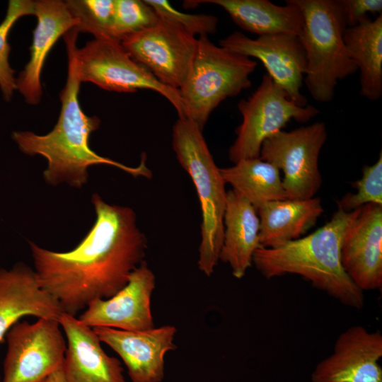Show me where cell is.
<instances>
[{
  "instance_id": "obj_1",
  "label": "cell",
  "mask_w": 382,
  "mask_h": 382,
  "mask_svg": "<svg viewBox=\"0 0 382 382\" xmlns=\"http://www.w3.org/2000/svg\"><path fill=\"white\" fill-rule=\"evenodd\" d=\"M96 220L74 249L54 252L30 242L41 287L75 316L93 301L108 299L124 287L143 262L147 239L134 210L92 196Z\"/></svg>"
},
{
  "instance_id": "obj_2",
  "label": "cell",
  "mask_w": 382,
  "mask_h": 382,
  "mask_svg": "<svg viewBox=\"0 0 382 382\" xmlns=\"http://www.w3.org/2000/svg\"><path fill=\"white\" fill-rule=\"evenodd\" d=\"M79 33L73 28L64 35L68 57L67 78L59 93L62 106L55 126L44 135L15 131L11 134L12 139L24 154L40 155L47 160L43 178L51 185L66 182L80 188L88 180V168L96 164L113 166L134 177L150 178L151 173L146 165L145 156L138 166L129 167L97 154L89 146L90 135L99 127L100 121L97 116L86 115L79 104L81 82L77 74L75 57Z\"/></svg>"
},
{
  "instance_id": "obj_3",
  "label": "cell",
  "mask_w": 382,
  "mask_h": 382,
  "mask_svg": "<svg viewBox=\"0 0 382 382\" xmlns=\"http://www.w3.org/2000/svg\"><path fill=\"white\" fill-rule=\"evenodd\" d=\"M360 208L337 209L325 225L307 236L275 248L260 247L253 264L266 279L297 274L343 305L361 309L363 291L348 277L340 257L342 238Z\"/></svg>"
},
{
  "instance_id": "obj_4",
  "label": "cell",
  "mask_w": 382,
  "mask_h": 382,
  "mask_svg": "<svg viewBox=\"0 0 382 382\" xmlns=\"http://www.w3.org/2000/svg\"><path fill=\"white\" fill-rule=\"evenodd\" d=\"M172 145L176 158L190 176L202 211L199 269L209 277L218 262L224 238L225 183L199 126L187 117L173 125Z\"/></svg>"
},
{
  "instance_id": "obj_5",
  "label": "cell",
  "mask_w": 382,
  "mask_h": 382,
  "mask_svg": "<svg viewBox=\"0 0 382 382\" xmlns=\"http://www.w3.org/2000/svg\"><path fill=\"white\" fill-rule=\"evenodd\" d=\"M291 1L303 16L298 37L306 59L303 82L315 100L330 102L338 81L358 71L343 39L347 25L337 0Z\"/></svg>"
},
{
  "instance_id": "obj_6",
  "label": "cell",
  "mask_w": 382,
  "mask_h": 382,
  "mask_svg": "<svg viewBox=\"0 0 382 382\" xmlns=\"http://www.w3.org/2000/svg\"><path fill=\"white\" fill-rule=\"evenodd\" d=\"M257 65L250 57L216 45L208 36H199L192 67L178 90L185 117L202 130L223 100L251 86L250 75Z\"/></svg>"
},
{
  "instance_id": "obj_7",
  "label": "cell",
  "mask_w": 382,
  "mask_h": 382,
  "mask_svg": "<svg viewBox=\"0 0 382 382\" xmlns=\"http://www.w3.org/2000/svg\"><path fill=\"white\" fill-rule=\"evenodd\" d=\"M242 122L236 130V138L228 149V158L236 163L241 160L260 158L264 141L282 130L288 122H307L319 113L310 105L301 107L267 74L253 94L238 103Z\"/></svg>"
},
{
  "instance_id": "obj_8",
  "label": "cell",
  "mask_w": 382,
  "mask_h": 382,
  "mask_svg": "<svg viewBox=\"0 0 382 382\" xmlns=\"http://www.w3.org/2000/svg\"><path fill=\"white\" fill-rule=\"evenodd\" d=\"M327 136L325 124L316 122L289 132L281 130L262 143L260 158L283 172L287 199L316 197L323 182L318 158Z\"/></svg>"
},
{
  "instance_id": "obj_9",
  "label": "cell",
  "mask_w": 382,
  "mask_h": 382,
  "mask_svg": "<svg viewBox=\"0 0 382 382\" xmlns=\"http://www.w3.org/2000/svg\"><path fill=\"white\" fill-rule=\"evenodd\" d=\"M76 64L81 82H91L102 89L134 93L138 89L154 91L175 108L179 118L185 117L179 91L158 81L134 60L120 43L94 39L76 50Z\"/></svg>"
},
{
  "instance_id": "obj_10",
  "label": "cell",
  "mask_w": 382,
  "mask_h": 382,
  "mask_svg": "<svg viewBox=\"0 0 382 382\" xmlns=\"http://www.w3.org/2000/svg\"><path fill=\"white\" fill-rule=\"evenodd\" d=\"M6 337L1 382H40L62 366L66 343L58 320L18 321Z\"/></svg>"
},
{
  "instance_id": "obj_11",
  "label": "cell",
  "mask_w": 382,
  "mask_h": 382,
  "mask_svg": "<svg viewBox=\"0 0 382 382\" xmlns=\"http://www.w3.org/2000/svg\"><path fill=\"white\" fill-rule=\"evenodd\" d=\"M120 44L158 81L179 90L192 67L197 38L160 18L154 25L126 37Z\"/></svg>"
},
{
  "instance_id": "obj_12",
  "label": "cell",
  "mask_w": 382,
  "mask_h": 382,
  "mask_svg": "<svg viewBox=\"0 0 382 382\" xmlns=\"http://www.w3.org/2000/svg\"><path fill=\"white\" fill-rule=\"evenodd\" d=\"M221 47L259 59L267 74L299 106L308 105L301 93L306 69V54L297 35H272L252 39L233 32L219 42Z\"/></svg>"
},
{
  "instance_id": "obj_13",
  "label": "cell",
  "mask_w": 382,
  "mask_h": 382,
  "mask_svg": "<svg viewBox=\"0 0 382 382\" xmlns=\"http://www.w3.org/2000/svg\"><path fill=\"white\" fill-rule=\"evenodd\" d=\"M155 285V275L143 261L131 273L124 287L108 299L91 301L78 318L91 328L127 331L153 328L151 300Z\"/></svg>"
},
{
  "instance_id": "obj_14",
  "label": "cell",
  "mask_w": 382,
  "mask_h": 382,
  "mask_svg": "<svg viewBox=\"0 0 382 382\" xmlns=\"http://www.w3.org/2000/svg\"><path fill=\"white\" fill-rule=\"evenodd\" d=\"M382 335L353 325L337 338L332 352L318 363L311 382H382Z\"/></svg>"
},
{
  "instance_id": "obj_15",
  "label": "cell",
  "mask_w": 382,
  "mask_h": 382,
  "mask_svg": "<svg viewBox=\"0 0 382 382\" xmlns=\"http://www.w3.org/2000/svg\"><path fill=\"white\" fill-rule=\"evenodd\" d=\"M341 262L362 291L382 288V205L360 208L342 238Z\"/></svg>"
},
{
  "instance_id": "obj_16",
  "label": "cell",
  "mask_w": 382,
  "mask_h": 382,
  "mask_svg": "<svg viewBox=\"0 0 382 382\" xmlns=\"http://www.w3.org/2000/svg\"><path fill=\"white\" fill-rule=\"evenodd\" d=\"M101 342L112 348L125 364L132 382H161L164 358L175 350L177 329L171 325L141 331L92 328Z\"/></svg>"
},
{
  "instance_id": "obj_17",
  "label": "cell",
  "mask_w": 382,
  "mask_h": 382,
  "mask_svg": "<svg viewBox=\"0 0 382 382\" xmlns=\"http://www.w3.org/2000/svg\"><path fill=\"white\" fill-rule=\"evenodd\" d=\"M59 322L66 338L62 369L68 382H125L120 361L104 352L92 328L65 313Z\"/></svg>"
},
{
  "instance_id": "obj_18",
  "label": "cell",
  "mask_w": 382,
  "mask_h": 382,
  "mask_svg": "<svg viewBox=\"0 0 382 382\" xmlns=\"http://www.w3.org/2000/svg\"><path fill=\"white\" fill-rule=\"evenodd\" d=\"M37 23L33 30L30 57L16 78V90L29 105H37L42 98L41 73L45 59L57 40L78 25L64 1H33Z\"/></svg>"
},
{
  "instance_id": "obj_19",
  "label": "cell",
  "mask_w": 382,
  "mask_h": 382,
  "mask_svg": "<svg viewBox=\"0 0 382 382\" xmlns=\"http://www.w3.org/2000/svg\"><path fill=\"white\" fill-rule=\"evenodd\" d=\"M59 303L40 284L36 272L23 263L0 269V342L8 330L26 316L59 320Z\"/></svg>"
},
{
  "instance_id": "obj_20",
  "label": "cell",
  "mask_w": 382,
  "mask_h": 382,
  "mask_svg": "<svg viewBox=\"0 0 382 382\" xmlns=\"http://www.w3.org/2000/svg\"><path fill=\"white\" fill-rule=\"evenodd\" d=\"M260 220L255 208L233 189L226 192L224 238L219 260L227 263L234 277L241 279L253 264L259 243Z\"/></svg>"
},
{
  "instance_id": "obj_21",
  "label": "cell",
  "mask_w": 382,
  "mask_h": 382,
  "mask_svg": "<svg viewBox=\"0 0 382 382\" xmlns=\"http://www.w3.org/2000/svg\"><path fill=\"white\" fill-rule=\"evenodd\" d=\"M257 212L260 247L275 248L303 236L315 226L324 209L320 199L314 197L271 201Z\"/></svg>"
},
{
  "instance_id": "obj_22",
  "label": "cell",
  "mask_w": 382,
  "mask_h": 382,
  "mask_svg": "<svg viewBox=\"0 0 382 382\" xmlns=\"http://www.w3.org/2000/svg\"><path fill=\"white\" fill-rule=\"evenodd\" d=\"M210 3L223 8L241 29L259 36L272 35H299L303 25L300 9L286 0L279 6L268 0H208L195 1Z\"/></svg>"
},
{
  "instance_id": "obj_23",
  "label": "cell",
  "mask_w": 382,
  "mask_h": 382,
  "mask_svg": "<svg viewBox=\"0 0 382 382\" xmlns=\"http://www.w3.org/2000/svg\"><path fill=\"white\" fill-rule=\"evenodd\" d=\"M344 42L360 72V91L369 100L382 96V14L369 16L356 26L347 28Z\"/></svg>"
},
{
  "instance_id": "obj_24",
  "label": "cell",
  "mask_w": 382,
  "mask_h": 382,
  "mask_svg": "<svg viewBox=\"0 0 382 382\" xmlns=\"http://www.w3.org/2000/svg\"><path fill=\"white\" fill-rule=\"evenodd\" d=\"M219 170L224 183L230 184L257 211L267 202L287 199L280 170L260 158L241 160Z\"/></svg>"
},
{
  "instance_id": "obj_25",
  "label": "cell",
  "mask_w": 382,
  "mask_h": 382,
  "mask_svg": "<svg viewBox=\"0 0 382 382\" xmlns=\"http://www.w3.org/2000/svg\"><path fill=\"white\" fill-rule=\"evenodd\" d=\"M78 21L76 30L92 34L95 39L112 40L115 0L64 1Z\"/></svg>"
},
{
  "instance_id": "obj_26",
  "label": "cell",
  "mask_w": 382,
  "mask_h": 382,
  "mask_svg": "<svg viewBox=\"0 0 382 382\" xmlns=\"http://www.w3.org/2000/svg\"><path fill=\"white\" fill-rule=\"evenodd\" d=\"M33 14V1L10 0L5 18L0 23V90L4 99L11 100L16 90L15 71L9 63L11 47L8 38L9 33L21 17Z\"/></svg>"
},
{
  "instance_id": "obj_27",
  "label": "cell",
  "mask_w": 382,
  "mask_h": 382,
  "mask_svg": "<svg viewBox=\"0 0 382 382\" xmlns=\"http://www.w3.org/2000/svg\"><path fill=\"white\" fill-rule=\"evenodd\" d=\"M159 20L145 0H115L113 40L120 43L126 37L154 25Z\"/></svg>"
},
{
  "instance_id": "obj_28",
  "label": "cell",
  "mask_w": 382,
  "mask_h": 382,
  "mask_svg": "<svg viewBox=\"0 0 382 382\" xmlns=\"http://www.w3.org/2000/svg\"><path fill=\"white\" fill-rule=\"evenodd\" d=\"M355 193L348 192L337 202V209L352 212L368 204L382 205V152L376 162L365 166L360 179L352 183Z\"/></svg>"
},
{
  "instance_id": "obj_29",
  "label": "cell",
  "mask_w": 382,
  "mask_h": 382,
  "mask_svg": "<svg viewBox=\"0 0 382 382\" xmlns=\"http://www.w3.org/2000/svg\"><path fill=\"white\" fill-rule=\"evenodd\" d=\"M145 1L154 8L161 19L175 25L192 36H208L216 31L219 20L215 16L185 13L176 10L166 0Z\"/></svg>"
},
{
  "instance_id": "obj_30",
  "label": "cell",
  "mask_w": 382,
  "mask_h": 382,
  "mask_svg": "<svg viewBox=\"0 0 382 382\" xmlns=\"http://www.w3.org/2000/svg\"><path fill=\"white\" fill-rule=\"evenodd\" d=\"M347 28L356 26L369 14H382L381 0H337Z\"/></svg>"
},
{
  "instance_id": "obj_31",
  "label": "cell",
  "mask_w": 382,
  "mask_h": 382,
  "mask_svg": "<svg viewBox=\"0 0 382 382\" xmlns=\"http://www.w3.org/2000/svg\"><path fill=\"white\" fill-rule=\"evenodd\" d=\"M40 382H68L64 374L62 366L47 376Z\"/></svg>"
},
{
  "instance_id": "obj_32",
  "label": "cell",
  "mask_w": 382,
  "mask_h": 382,
  "mask_svg": "<svg viewBox=\"0 0 382 382\" xmlns=\"http://www.w3.org/2000/svg\"><path fill=\"white\" fill-rule=\"evenodd\" d=\"M0 382H1V375H0Z\"/></svg>"
}]
</instances>
